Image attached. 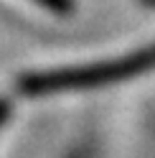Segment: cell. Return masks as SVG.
<instances>
[{"mask_svg": "<svg viewBox=\"0 0 155 158\" xmlns=\"http://www.w3.org/2000/svg\"><path fill=\"white\" fill-rule=\"evenodd\" d=\"M155 72V41L135 48L130 54L97 61L86 66H69V69H48V72H31L21 77L18 89L28 97H43V94H59V92H84V89H99L112 87L125 79L140 77Z\"/></svg>", "mask_w": 155, "mask_h": 158, "instance_id": "6da1fadb", "label": "cell"}, {"mask_svg": "<svg viewBox=\"0 0 155 158\" xmlns=\"http://www.w3.org/2000/svg\"><path fill=\"white\" fill-rule=\"evenodd\" d=\"M33 3H38L41 8H46V10H51L56 15H69L74 10V3L71 0H33Z\"/></svg>", "mask_w": 155, "mask_h": 158, "instance_id": "7a4b0ae2", "label": "cell"}, {"mask_svg": "<svg viewBox=\"0 0 155 158\" xmlns=\"http://www.w3.org/2000/svg\"><path fill=\"white\" fill-rule=\"evenodd\" d=\"M8 112H10V102H8V100H0V125H3V120L8 117Z\"/></svg>", "mask_w": 155, "mask_h": 158, "instance_id": "3957f363", "label": "cell"}]
</instances>
